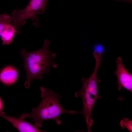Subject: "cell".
<instances>
[{
	"label": "cell",
	"mask_w": 132,
	"mask_h": 132,
	"mask_svg": "<svg viewBox=\"0 0 132 132\" xmlns=\"http://www.w3.org/2000/svg\"><path fill=\"white\" fill-rule=\"evenodd\" d=\"M40 89L42 99L39 105L33 108L31 113H23L19 116V119L31 118L32 121L34 122V126L39 129L42 127L43 121L48 120H54L58 125L61 124L62 122L59 117L63 114L81 113V111L68 110L64 108L59 102V99L61 98L60 94L55 93L51 89L42 87Z\"/></svg>",
	"instance_id": "obj_1"
},
{
	"label": "cell",
	"mask_w": 132,
	"mask_h": 132,
	"mask_svg": "<svg viewBox=\"0 0 132 132\" xmlns=\"http://www.w3.org/2000/svg\"><path fill=\"white\" fill-rule=\"evenodd\" d=\"M50 43V41L46 40L42 47L38 50L28 52L23 48L20 51L26 72V79L24 83L26 88L29 87L31 82L33 79H42L44 75L48 73L50 67L55 68L57 66L54 61L56 54L49 48Z\"/></svg>",
	"instance_id": "obj_2"
},
{
	"label": "cell",
	"mask_w": 132,
	"mask_h": 132,
	"mask_svg": "<svg viewBox=\"0 0 132 132\" xmlns=\"http://www.w3.org/2000/svg\"><path fill=\"white\" fill-rule=\"evenodd\" d=\"M97 75L96 73L93 72L88 78L83 77L81 79L82 87L74 95L75 97L80 96L82 98L83 109L81 113L85 118L88 132H90V128L93 123L91 117L93 108L96 100L101 98L98 95L97 84L101 81L98 79Z\"/></svg>",
	"instance_id": "obj_3"
},
{
	"label": "cell",
	"mask_w": 132,
	"mask_h": 132,
	"mask_svg": "<svg viewBox=\"0 0 132 132\" xmlns=\"http://www.w3.org/2000/svg\"><path fill=\"white\" fill-rule=\"evenodd\" d=\"M47 1V0H31L24 9L14 10L11 17L12 24L16 29L19 30L20 26L25 25L26 20L29 19L33 22L34 26L38 27L39 23L37 15L44 13Z\"/></svg>",
	"instance_id": "obj_4"
},
{
	"label": "cell",
	"mask_w": 132,
	"mask_h": 132,
	"mask_svg": "<svg viewBox=\"0 0 132 132\" xmlns=\"http://www.w3.org/2000/svg\"><path fill=\"white\" fill-rule=\"evenodd\" d=\"M117 68L114 74L117 76L118 90L123 88L132 92V75L126 69L122 63L121 57L117 58Z\"/></svg>",
	"instance_id": "obj_5"
},
{
	"label": "cell",
	"mask_w": 132,
	"mask_h": 132,
	"mask_svg": "<svg viewBox=\"0 0 132 132\" xmlns=\"http://www.w3.org/2000/svg\"><path fill=\"white\" fill-rule=\"evenodd\" d=\"M18 73L17 69L11 66H6L3 68L0 72V80L6 85L14 84L18 77Z\"/></svg>",
	"instance_id": "obj_6"
},
{
	"label": "cell",
	"mask_w": 132,
	"mask_h": 132,
	"mask_svg": "<svg viewBox=\"0 0 132 132\" xmlns=\"http://www.w3.org/2000/svg\"><path fill=\"white\" fill-rule=\"evenodd\" d=\"M19 32L16 30L12 23L7 24L0 34L3 45L9 44L11 43L16 33Z\"/></svg>",
	"instance_id": "obj_7"
},
{
	"label": "cell",
	"mask_w": 132,
	"mask_h": 132,
	"mask_svg": "<svg viewBox=\"0 0 132 132\" xmlns=\"http://www.w3.org/2000/svg\"><path fill=\"white\" fill-rule=\"evenodd\" d=\"M11 22V16L5 13L0 15V34L6 25Z\"/></svg>",
	"instance_id": "obj_8"
},
{
	"label": "cell",
	"mask_w": 132,
	"mask_h": 132,
	"mask_svg": "<svg viewBox=\"0 0 132 132\" xmlns=\"http://www.w3.org/2000/svg\"><path fill=\"white\" fill-rule=\"evenodd\" d=\"M119 124L123 129L125 128L130 132H132V121L128 118H124L121 120Z\"/></svg>",
	"instance_id": "obj_9"
},
{
	"label": "cell",
	"mask_w": 132,
	"mask_h": 132,
	"mask_svg": "<svg viewBox=\"0 0 132 132\" xmlns=\"http://www.w3.org/2000/svg\"><path fill=\"white\" fill-rule=\"evenodd\" d=\"M94 49L95 51L103 52L104 50V47L101 45H97L95 46Z\"/></svg>",
	"instance_id": "obj_10"
},
{
	"label": "cell",
	"mask_w": 132,
	"mask_h": 132,
	"mask_svg": "<svg viewBox=\"0 0 132 132\" xmlns=\"http://www.w3.org/2000/svg\"><path fill=\"white\" fill-rule=\"evenodd\" d=\"M3 103L1 98L0 97V114H5V113L3 111Z\"/></svg>",
	"instance_id": "obj_11"
},
{
	"label": "cell",
	"mask_w": 132,
	"mask_h": 132,
	"mask_svg": "<svg viewBox=\"0 0 132 132\" xmlns=\"http://www.w3.org/2000/svg\"><path fill=\"white\" fill-rule=\"evenodd\" d=\"M129 0V1H130V0Z\"/></svg>",
	"instance_id": "obj_12"
},
{
	"label": "cell",
	"mask_w": 132,
	"mask_h": 132,
	"mask_svg": "<svg viewBox=\"0 0 132 132\" xmlns=\"http://www.w3.org/2000/svg\"></svg>",
	"instance_id": "obj_13"
}]
</instances>
